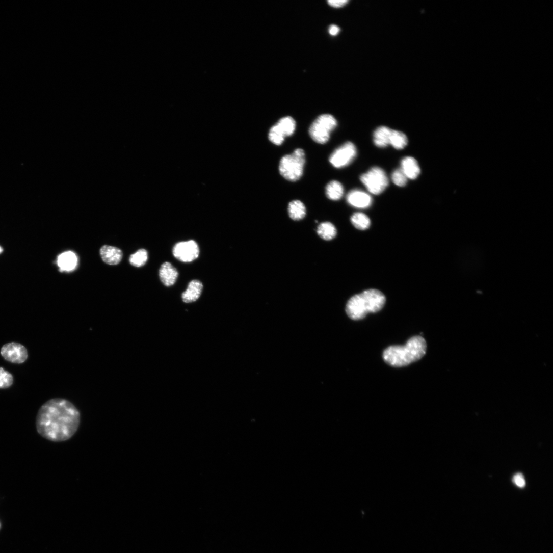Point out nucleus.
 <instances>
[{"mask_svg": "<svg viewBox=\"0 0 553 553\" xmlns=\"http://www.w3.org/2000/svg\"><path fill=\"white\" fill-rule=\"evenodd\" d=\"M173 254L182 262H191L199 255V248L194 241L182 242L176 244L173 249Z\"/></svg>", "mask_w": 553, "mask_h": 553, "instance_id": "nucleus-9", "label": "nucleus"}, {"mask_svg": "<svg viewBox=\"0 0 553 553\" xmlns=\"http://www.w3.org/2000/svg\"><path fill=\"white\" fill-rule=\"evenodd\" d=\"M290 217L294 220L302 219L306 215V208L304 204L300 200L291 201L288 207Z\"/></svg>", "mask_w": 553, "mask_h": 553, "instance_id": "nucleus-19", "label": "nucleus"}, {"mask_svg": "<svg viewBox=\"0 0 553 553\" xmlns=\"http://www.w3.org/2000/svg\"><path fill=\"white\" fill-rule=\"evenodd\" d=\"M147 260V251L145 249H141L136 253L131 255L129 261L131 265L134 267H141L145 265Z\"/></svg>", "mask_w": 553, "mask_h": 553, "instance_id": "nucleus-23", "label": "nucleus"}, {"mask_svg": "<svg viewBox=\"0 0 553 553\" xmlns=\"http://www.w3.org/2000/svg\"><path fill=\"white\" fill-rule=\"evenodd\" d=\"M347 201L352 206L359 208H365L372 203V198L367 193L360 190L351 191L347 195Z\"/></svg>", "mask_w": 553, "mask_h": 553, "instance_id": "nucleus-11", "label": "nucleus"}, {"mask_svg": "<svg viewBox=\"0 0 553 553\" xmlns=\"http://www.w3.org/2000/svg\"><path fill=\"white\" fill-rule=\"evenodd\" d=\"M80 423V412L72 402L55 398L40 407L36 425L38 432L43 438L53 442H63L73 436Z\"/></svg>", "mask_w": 553, "mask_h": 553, "instance_id": "nucleus-1", "label": "nucleus"}, {"mask_svg": "<svg viewBox=\"0 0 553 553\" xmlns=\"http://www.w3.org/2000/svg\"><path fill=\"white\" fill-rule=\"evenodd\" d=\"M203 289V284L199 280L191 281L187 289L182 294V301L187 303L196 301L199 299Z\"/></svg>", "mask_w": 553, "mask_h": 553, "instance_id": "nucleus-14", "label": "nucleus"}, {"mask_svg": "<svg viewBox=\"0 0 553 553\" xmlns=\"http://www.w3.org/2000/svg\"><path fill=\"white\" fill-rule=\"evenodd\" d=\"M2 251H3V250L1 248V247H0V253H1Z\"/></svg>", "mask_w": 553, "mask_h": 553, "instance_id": "nucleus-29", "label": "nucleus"}, {"mask_svg": "<svg viewBox=\"0 0 553 553\" xmlns=\"http://www.w3.org/2000/svg\"><path fill=\"white\" fill-rule=\"evenodd\" d=\"M0 526H1V525H0Z\"/></svg>", "mask_w": 553, "mask_h": 553, "instance_id": "nucleus-30", "label": "nucleus"}, {"mask_svg": "<svg viewBox=\"0 0 553 553\" xmlns=\"http://www.w3.org/2000/svg\"><path fill=\"white\" fill-rule=\"evenodd\" d=\"M337 126L336 119L332 115H322L311 125L309 134L311 138L320 144L326 143L330 138V133Z\"/></svg>", "mask_w": 553, "mask_h": 553, "instance_id": "nucleus-5", "label": "nucleus"}, {"mask_svg": "<svg viewBox=\"0 0 553 553\" xmlns=\"http://www.w3.org/2000/svg\"><path fill=\"white\" fill-rule=\"evenodd\" d=\"M361 180L368 191L375 195L382 193L389 184L385 172L379 167L372 168L361 176Z\"/></svg>", "mask_w": 553, "mask_h": 553, "instance_id": "nucleus-6", "label": "nucleus"}, {"mask_svg": "<svg viewBox=\"0 0 553 553\" xmlns=\"http://www.w3.org/2000/svg\"><path fill=\"white\" fill-rule=\"evenodd\" d=\"M392 180L399 187H404L407 182V177L401 169L396 170L392 174Z\"/></svg>", "mask_w": 553, "mask_h": 553, "instance_id": "nucleus-25", "label": "nucleus"}, {"mask_svg": "<svg viewBox=\"0 0 553 553\" xmlns=\"http://www.w3.org/2000/svg\"><path fill=\"white\" fill-rule=\"evenodd\" d=\"M386 298L377 289H368L352 297L346 306L348 316L354 320L364 318L369 313H375L384 307Z\"/></svg>", "mask_w": 553, "mask_h": 553, "instance_id": "nucleus-3", "label": "nucleus"}, {"mask_svg": "<svg viewBox=\"0 0 553 553\" xmlns=\"http://www.w3.org/2000/svg\"><path fill=\"white\" fill-rule=\"evenodd\" d=\"M159 276L163 284L166 286L170 287L175 283L178 276V272L172 264L166 262L161 267Z\"/></svg>", "mask_w": 553, "mask_h": 553, "instance_id": "nucleus-13", "label": "nucleus"}, {"mask_svg": "<svg viewBox=\"0 0 553 553\" xmlns=\"http://www.w3.org/2000/svg\"><path fill=\"white\" fill-rule=\"evenodd\" d=\"M328 31L331 36H335L339 33L340 29L336 25H331L329 27Z\"/></svg>", "mask_w": 553, "mask_h": 553, "instance_id": "nucleus-28", "label": "nucleus"}, {"mask_svg": "<svg viewBox=\"0 0 553 553\" xmlns=\"http://www.w3.org/2000/svg\"><path fill=\"white\" fill-rule=\"evenodd\" d=\"M57 264L60 272H71L77 266V258L73 252H66L58 256Z\"/></svg>", "mask_w": 553, "mask_h": 553, "instance_id": "nucleus-15", "label": "nucleus"}, {"mask_svg": "<svg viewBox=\"0 0 553 553\" xmlns=\"http://www.w3.org/2000/svg\"><path fill=\"white\" fill-rule=\"evenodd\" d=\"M317 233L323 240L330 241L334 239L337 234L335 227L330 223H323L318 227Z\"/></svg>", "mask_w": 553, "mask_h": 553, "instance_id": "nucleus-20", "label": "nucleus"}, {"mask_svg": "<svg viewBox=\"0 0 553 553\" xmlns=\"http://www.w3.org/2000/svg\"><path fill=\"white\" fill-rule=\"evenodd\" d=\"M408 144L406 136L402 132L392 130L390 138V145L398 150L404 149Z\"/></svg>", "mask_w": 553, "mask_h": 553, "instance_id": "nucleus-22", "label": "nucleus"}, {"mask_svg": "<svg viewBox=\"0 0 553 553\" xmlns=\"http://www.w3.org/2000/svg\"><path fill=\"white\" fill-rule=\"evenodd\" d=\"M351 222L356 228L361 230L368 229L371 225L370 219L362 213H355L351 217Z\"/></svg>", "mask_w": 553, "mask_h": 553, "instance_id": "nucleus-21", "label": "nucleus"}, {"mask_svg": "<svg viewBox=\"0 0 553 553\" xmlns=\"http://www.w3.org/2000/svg\"><path fill=\"white\" fill-rule=\"evenodd\" d=\"M327 3L331 7L340 8L345 7L349 2L348 0H329Z\"/></svg>", "mask_w": 553, "mask_h": 553, "instance_id": "nucleus-27", "label": "nucleus"}, {"mask_svg": "<svg viewBox=\"0 0 553 553\" xmlns=\"http://www.w3.org/2000/svg\"><path fill=\"white\" fill-rule=\"evenodd\" d=\"M513 482L517 487L521 488H524L526 484L524 477L521 473L515 475L513 478Z\"/></svg>", "mask_w": 553, "mask_h": 553, "instance_id": "nucleus-26", "label": "nucleus"}, {"mask_svg": "<svg viewBox=\"0 0 553 553\" xmlns=\"http://www.w3.org/2000/svg\"><path fill=\"white\" fill-rule=\"evenodd\" d=\"M305 163V155L303 150L297 149L294 152L283 156L279 164V172L286 179L296 181L302 176Z\"/></svg>", "mask_w": 553, "mask_h": 553, "instance_id": "nucleus-4", "label": "nucleus"}, {"mask_svg": "<svg viewBox=\"0 0 553 553\" xmlns=\"http://www.w3.org/2000/svg\"><path fill=\"white\" fill-rule=\"evenodd\" d=\"M0 353L6 361L18 364L24 363L29 356L26 348L17 343H11L5 345L2 347Z\"/></svg>", "mask_w": 553, "mask_h": 553, "instance_id": "nucleus-10", "label": "nucleus"}, {"mask_svg": "<svg viewBox=\"0 0 553 553\" xmlns=\"http://www.w3.org/2000/svg\"><path fill=\"white\" fill-rule=\"evenodd\" d=\"M13 375L4 368L0 367V389L9 388L13 385Z\"/></svg>", "mask_w": 553, "mask_h": 553, "instance_id": "nucleus-24", "label": "nucleus"}, {"mask_svg": "<svg viewBox=\"0 0 553 553\" xmlns=\"http://www.w3.org/2000/svg\"><path fill=\"white\" fill-rule=\"evenodd\" d=\"M326 195L329 199L338 200L340 199L344 194V188L343 185L336 180L331 181L326 187Z\"/></svg>", "mask_w": 553, "mask_h": 553, "instance_id": "nucleus-18", "label": "nucleus"}, {"mask_svg": "<svg viewBox=\"0 0 553 553\" xmlns=\"http://www.w3.org/2000/svg\"><path fill=\"white\" fill-rule=\"evenodd\" d=\"M427 344L422 336L410 339L403 346H391L383 352V358L388 365L402 367L419 360L426 354Z\"/></svg>", "mask_w": 553, "mask_h": 553, "instance_id": "nucleus-2", "label": "nucleus"}, {"mask_svg": "<svg viewBox=\"0 0 553 553\" xmlns=\"http://www.w3.org/2000/svg\"><path fill=\"white\" fill-rule=\"evenodd\" d=\"M295 129L296 122L293 118H283L271 128L269 133V139L274 144L281 145L286 137L291 136L294 133Z\"/></svg>", "mask_w": 553, "mask_h": 553, "instance_id": "nucleus-7", "label": "nucleus"}, {"mask_svg": "<svg viewBox=\"0 0 553 553\" xmlns=\"http://www.w3.org/2000/svg\"><path fill=\"white\" fill-rule=\"evenodd\" d=\"M407 178L416 179L420 173V167L416 160L412 157H406L401 162V168Z\"/></svg>", "mask_w": 553, "mask_h": 553, "instance_id": "nucleus-16", "label": "nucleus"}, {"mask_svg": "<svg viewBox=\"0 0 553 553\" xmlns=\"http://www.w3.org/2000/svg\"><path fill=\"white\" fill-rule=\"evenodd\" d=\"M357 155V149L351 142H347L337 149L329 157L330 163L337 168L350 165Z\"/></svg>", "mask_w": 553, "mask_h": 553, "instance_id": "nucleus-8", "label": "nucleus"}, {"mask_svg": "<svg viewBox=\"0 0 553 553\" xmlns=\"http://www.w3.org/2000/svg\"><path fill=\"white\" fill-rule=\"evenodd\" d=\"M100 255L102 260L110 265H117L122 260V251L114 247L103 246L100 250Z\"/></svg>", "mask_w": 553, "mask_h": 553, "instance_id": "nucleus-12", "label": "nucleus"}, {"mask_svg": "<svg viewBox=\"0 0 553 553\" xmlns=\"http://www.w3.org/2000/svg\"><path fill=\"white\" fill-rule=\"evenodd\" d=\"M392 130L385 126L378 128L374 133V142L379 148H385L390 145Z\"/></svg>", "mask_w": 553, "mask_h": 553, "instance_id": "nucleus-17", "label": "nucleus"}]
</instances>
